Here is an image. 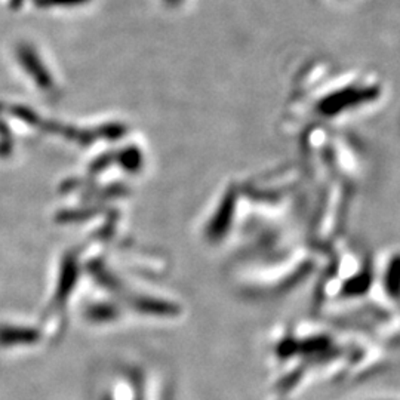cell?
Listing matches in <instances>:
<instances>
[{"label":"cell","mask_w":400,"mask_h":400,"mask_svg":"<svg viewBox=\"0 0 400 400\" xmlns=\"http://www.w3.org/2000/svg\"><path fill=\"white\" fill-rule=\"evenodd\" d=\"M41 331L33 326L2 325L0 326V345L14 347V345H31L39 342Z\"/></svg>","instance_id":"1"},{"label":"cell","mask_w":400,"mask_h":400,"mask_svg":"<svg viewBox=\"0 0 400 400\" xmlns=\"http://www.w3.org/2000/svg\"><path fill=\"white\" fill-rule=\"evenodd\" d=\"M78 276H79V270L76 267L75 260L64 261L63 268H61L60 280H58V286H57V290H56V304L57 305H61L68 300L71 290L75 289V286H76Z\"/></svg>","instance_id":"2"},{"label":"cell","mask_w":400,"mask_h":400,"mask_svg":"<svg viewBox=\"0 0 400 400\" xmlns=\"http://www.w3.org/2000/svg\"><path fill=\"white\" fill-rule=\"evenodd\" d=\"M132 308L142 315H153V316H169L177 313V307L167 301L149 298V297H138L132 301Z\"/></svg>","instance_id":"3"},{"label":"cell","mask_w":400,"mask_h":400,"mask_svg":"<svg viewBox=\"0 0 400 400\" xmlns=\"http://www.w3.org/2000/svg\"><path fill=\"white\" fill-rule=\"evenodd\" d=\"M119 308L113 304H107V302H101V304H94L88 307L86 310V317L93 322H112L115 319L119 317Z\"/></svg>","instance_id":"4"}]
</instances>
